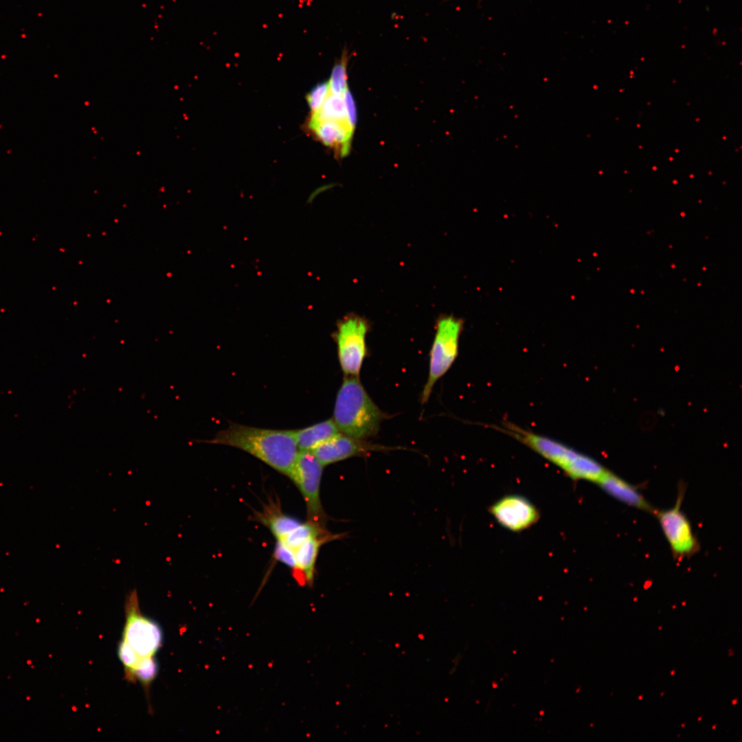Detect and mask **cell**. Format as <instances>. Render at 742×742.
<instances>
[{
    "label": "cell",
    "instance_id": "obj_1",
    "mask_svg": "<svg viewBox=\"0 0 742 742\" xmlns=\"http://www.w3.org/2000/svg\"><path fill=\"white\" fill-rule=\"evenodd\" d=\"M205 442L233 447L289 476L299 453L293 430L259 428L232 423Z\"/></svg>",
    "mask_w": 742,
    "mask_h": 742
},
{
    "label": "cell",
    "instance_id": "obj_2",
    "mask_svg": "<svg viewBox=\"0 0 742 742\" xmlns=\"http://www.w3.org/2000/svg\"><path fill=\"white\" fill-rule=\"evenodd\" d=\"M384 417L358 376H347L337 392L334 407L333 420L338 430L358 439L374 437Z\"/></svg>",
    "mask_w": 742,
    "mask_h": 742
},
{
    "label": "cell",
    "instance_id": "obj_3",
    "mask_svg": "<svg viewBox=\"0 0 742 742\" xmlns=\"http://www.w3.org/2000/svg\"><path fill=\"white\" fill-rule=\"evenodd\" d=\"M501 430L560 468L572 480L597 484L607 471L592 458L560 442L524 429L513 423H506Z\"/></svg>",
    "mask_w": 742,
    "mask_h": 742
},
{
    "label": "cell",
    "instance_id": "obj_4",
    "mask_svg": "<svg viewBox=\"0 0 742 742\" xmlns=\"http://www.w3.org/2000/svg\"><path fill=\"white\" fill-rule=\"evenodd\" d=\"M462 326V320L452 315H445L438 319L429 353L428 379L421 395L422 403L428 401L437 381L449 370L457 358Z\"/></svg>",
    "mask_w": 742,
    "mask_h": 742
},
{
    "label": "cell",
    "instance_id": "obj_5",
    "mask_svg": "<svg viewBox=\"0 0 742 742\" xmlns=\"http://www.w3.org/2000/svg\"><path fill=\"white\" fill-rule=\"evenodd\" d=\"M124 609L122 640L140 655L155 656L161 647L163 631L158 622L141 613L136 589L126 596Z\"/></svg>",
    "mask_w": 742,
    "mask_h": 742
},
{
    "label": "cell",
    "instance_id": "obj_6",
    "mask_svg": "<svg viewBox=\"0 0 742 742\" xmlns=\"http://www.w3.org/2000/svg\"><path fill=\"white\" fill-rule=\"evenodd\" d=\"M369 324L365 318L350 314L337 325L335 341L339 364L346 376H359L366 356Z\"/></svg>",
    "mask_w": 742,
    "mask_h": 742
},
{
    "label": "cell",
    "instance_id": "obj_7",
    "mask_svg": "<svg viewBox=\"0 0 742 742\" xmlns=\"http://www.w3.org/2000/svg\"><path fill=\"white\" fill-rule=\"evenodd\" d=\"M324 466L310 451H300L288 476L300 491L307 508L308 521L324 526L325 513L320 499Z\"/></svg>",
    "mask_w": 742,
    "mask_h": 742
},
{
    "label": "cell",
    "instance_id": "obj_8",
    "mask_svg": "<svg viewBox=\"0 0 742 742\" xmlns=\"http://www.w3.org/2000/svg\"><path fill=\"white\" fill-rule=\"evenodd\" d=\"M684 495V490L681 488L673 507L664 510L653 511L671 550L677 559L690 556L699 550V543L691 524L681 509Z\"/></svg>",
    "mask_w": 742,
    "mask_h": 742
},
{
    "label": "cell",
    "instance_id": "obj_9",
    "mask_svg": "<svg viewBox=\"0 0 742 742\" xmlns=\"http://www.w3.org/2000/svg\"><path fill=\"white\" fill-rule=\"evenodd\" d=\"M489 513L502 527L517 532L530 528L539 518L537 507L518 495L500 498L489 507Z\"/></svg>",
    "mask_w": 742,
    "mask_h": 742
},
{
    "label": "cell",
    "instance_id": "obj_10",
    "mask_svg": "<svg viewBox=\"0 0 742 742\" xmlns=\"http://www.w3.org/2000/svg\"><path fill=\"white\" fill-rule=\"evenodd\" d=\"M385 449V447L338 433L310 451L325 466L352 457L361 456L371 451Z\"/></svg>",
    "mask_w": 742,
    "mask_h": 742
},
{
    "label": "cell",
    "instance_id": "obj_11",
    "mask_svg": "<svg viewBox=\"0 0 742 742\" xmlns=\"http://www.w3.org/2000/svg\"><path fill=\"white\" fill-rule=\"evenodd\" d=\"M334 538L326 534L313 537L294 550L295 567L293 573L298 583L309 587L313 585L319 548L322 544Z\"/></svg>",
    "mask_w": 742,
    "mask_h": 742
},
{
    "label": "cell",
    "instance_id": "obj_12",
    "mask_svg": "<svg viewBox=\"0 0 742 742\" xmlns=\"http://www.w3.org/2000/svg\"><path fill=\"white\" fill-rule=\"evenodd\" d=\"M308 126L319 141L337 150L340 156L349 153L354 131L347 122H308Z\"/></svg>",
    "mask_w": 742,
    "mask_h": 742
},
{
    "label": "cell",
    "instance_id": "obj_13",
    "mask_svg": "<svg viewBox=\"0 0 742 742\" xmlns=\"http://www.w3.org/2000/svg\"><path fill=\"white\" fill-rule=\"evenodd\" d=\"M597 484L605 493L628 506L649 512L655 510L636 487L608 470Z\"/></svg>",
    "mask_w": 742,
    "mask_h": 742
},
{
    "label": "cell",
    "instance_id": "obj_14",
    "mask_svg": "<svg viewBox=\"0 0 742 742\" xmlns=\"http://www.w3.org/2000/svg\"><path fill=\"white\" fill-rule=\"evenodd\" d=\"M300 451H311L339 433L333 419L324 420L300 429L293 430Z\"/></svg>",
    "mask_w": 742,
    "mask_h": 742
},
{
    "label": "cell",
    "instance_id": "obj_15",
    "mask_svg": "<svg viewBox=\"0 0 742 742\" xmlns=\"http://www.w3.org/2000/svg\"><path fill=\"white\" fill-rule=\"evenodd\" d=\"M322 121L348 122L343 95L329 93L321 108L316 113L311 114L308 119L310 122Z\"/></svg>",
    "mask_w": 742,
    "mask_h": 742
},
{
    "label": "cell",
    "instance_id": "obj_16",
    "mask_svg": "<svg viewBox=\"0 0 742 742\" xmlns=\"http://www.w3.org/2000/svg\"><path fill=\"white\" fill-rule=\"evenodd\" d=\"M326 534L322 526L307 521L301 523L297 527L287 534L284 538L277 541L294 550L309 539Z\"/></svg>",
    "mask_w": 742,
    "mask_h": 742
},
{
    "label": "cell",
    "instance_id": "obj_17",
    "mask_svg": "<svg viewBox=\"0 0 742 742\" xmlns=\"http://www.w3.org/2000/svg\"><path fill=\"white\" fill-rule=\"evenodd\" d=\"M159 666L154 656L142 657L133 670L130 682H139L148 697L149 688L157 675Z\"/></svg>",
    "mask_w": 742,
    "mask_h": 742
},
{
    "label": "cell",
    "instance_id": "obj_18",
    "mask_svg": "<svg viewBox=\"0 0 742 742\" xmlns=\"http://www.w3.org/2000/svg\"><path fill=\"white\" fill-rule=\"evenodd\" d=\"M347 52H344L340 60L334 65L328 82L330 93L343 95L348 88L347 84Z\"/></svg>",
    "mask_w": 742,
    "mask_h": 742
},
{
    "label": "cell",
    "instance_id": "obj_19",
    "mask_svg": "<svg viewBox=\"0 0 742 742\" xmlns=\"http://www.w3.org/2000/svg\"><path fill=\"white\" fill-rule=\"evenodd\" d=\"M267 524L278 541L284 538L297 527L301 522L293 517L279 513L273 514L270 517H268Z\"/></svg>",
    "mask_w": 742,
    "mask_h": 742
},
{
    "label": "cell",
    "instance_id": "obj_20",
    "mask_svg": "<svg viewBox=\"0 0 742 742\" xmlns=\"http://www.w3.org/2000/svg\"><path fill=\"white\" fill-rule=\"evenodd\" d=\"M117 655L124 669L126 679L130 682L131 674L142 657L124 640L119 642Z\"/></svg>",
    "mask_w": 742,
    "mask_h": 742
},
{
    "label": "cell",
    "instance_id": "obj_21",
    "mask_svg": "<svg viewBox=\"0 0 742 742\" xmlns=\"http://www.w3.org/2000/svg\"><path fill=\"white\" fill-rule=\"evenodd\" d=\"M328 82H322L315 86L306 95V101L311 114L316 113L329 94Z\"/></svg>",
    "mask_w": 742,
    "mask_h": 742
},
{
    "label": "cell",
    "instance_id": "obj_22",
    "mask_svg": "<svg viewBox=\"0 0 742 742\" xmlns=\"http://www.w3.org/2000/svg\"><path fill=\"white\" fill-rule=\"evenodd\" d=\"M275 557L279 561L293 568L295 567L294 552L281 542L277 541L274 552Z\"/></svg>",
    "mask_w": 742,
    "mask_h": 742
},
{
    "label": "cell",
    "instance_id": "obj_23",
    "mask_svg": "<svg viewBox=\"0 0 742 742\" xmlns=\"http://www.w3.org/2000/svg\"><path fill=\"white\" fill-rule=\"evenodd\" d=\"M343 97L345 102L347 121L350 127L354 131L357 124V111L355 100L348 88L344 92Z\"/></svg>",
    "mask_w": 742,
    "mask_h": 742
},
{
    "label": "cell",
    "instance_id": "obj_24",
    "mask_svg": "<svg viewBox=\"0 0 742 742\" xmlns=\"http://www.w3.org/2000/svg\"><path fill=\"white\" fill-rule=\"evenodd\" d=\"M737 703V699H734V700L732 701V704H733V705H735V704H736Z\"/></svg>",
    "mask_w": 742,
    "mask_h": 742
},
{
    "label": "cell",
    "instance_id": "obj_25",
    "mask_svg": "<svg viewBox=\"0 0 742 742\" xmlns=\"http://www.w3.org/2000/svg\"><path fill=\"white\" fill-rule=\"evenodd\" d=\"M642 697H643V696H642V695H641V696H640V697H639V698H638V699H642Z\"/></svg>",
    "mask_w": 742,
    "mask_h": 742
},
{
    "label": "cell",
    "instance_id": "obj_26",
    "mask_svg": "<svg viewBox=\"0 0 742 742\" xmlns=\"http://www.w3.org/2000/svg\"><path fill=\"white\" fill-rule=\"evenodd\" d=\"M674 673H675V671H672V672L671 673V675H673Z\"/></svg>",
    "mask_w": 742,
    "mask_h": 742
},
{
    "label": "cell",
    "instance_id": "obj_27",
    "mask_svg": "<svg viewBox=\"0 0 742 742\" xmlns=\"http://www.w3.org/2000/svg\"><path fill=\"white\" fill-rule=\"evenodd\" d=\"M715 728H716V726L715 725V726H713L712 729H715Z\"/></svg>",
    "mask_w": 742,
    "mask_h": 742
},
{
    "label": "cell",
    "instance_id": "obj_28",
    "mask_svg": "<svg viewBox=\"0 0 742 742\" xmlns=\"http://www.w3.org/2000/svg\"><path fill=\"white\" fill-rule=\"evenodd\" d=\"M697 719H698V721H701V718L699 717Z\"/></svg>",
    "mask_w": 742,
    "mask_h": 742
}]
</instances>
